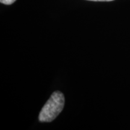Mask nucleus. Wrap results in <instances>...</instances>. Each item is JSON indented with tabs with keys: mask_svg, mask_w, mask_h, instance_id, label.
<instances>
[{
	"mask_svg": "<svg viewBox=\"0 0 130 130\" xmlns=\"http://www.w3.org/2000/svg\"><path fill=\"white\" fill-rule=\"evenodd\" d=\"M16 1V0H0V2L2 4L6 5H10L12 4Z\"/></svg>",
	"mask_w": 130,
	"mask_h": 130,
	"instance_id": "obj_2",
	"label": "nucleus"
},
{
	"mask_svg": "<svg viewBox=\"0 0 130 130\" xmlns=\"http://www.w3.org/2000/svg\"><path fill=\"white\" fill-rule=\"evenodd\" d=\"M64 95L60 91L53 92L42 108L39 116L41 122H51L61 113L64 105Z\"/></svg>",
	"mask_w": 130,
	"mask_h": 130,
	"instance_id": "obj_1",
	"label": "nucleus"
},
{
	"mask_svg": "<svg viewBox=\"0 0 130 130\" xmlns=\"http://www.w3.org/2000/svg\"><path fill=\"white\" fill-rule=\"evenodd\" d=\"M87 1H111L113 0H87Z\"/></svg>",
	"mask_w": 130,
	"mask_h": 130,
	"instance_id": "obj_3",
	"label": "nucleus"
}]
</instances>
